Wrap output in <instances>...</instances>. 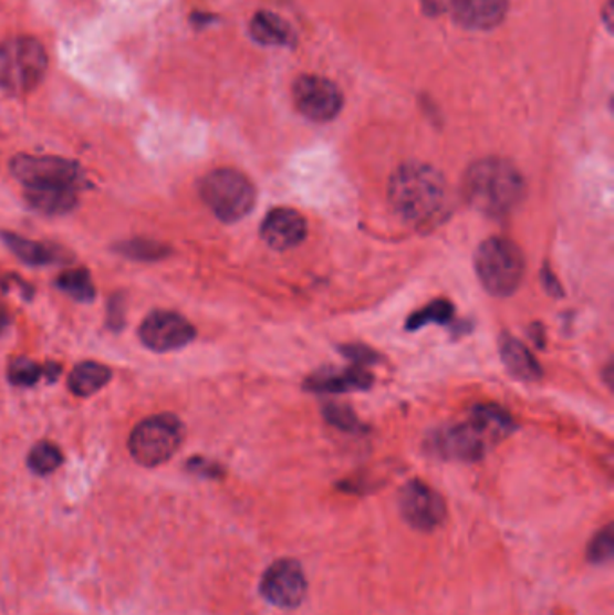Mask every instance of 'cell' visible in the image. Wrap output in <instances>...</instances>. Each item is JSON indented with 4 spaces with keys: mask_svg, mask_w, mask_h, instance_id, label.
I'll list each match as a JSON object with an SVG mask.
<instances>
[{
    "mask_svg": "<svg viewBox=\"0 0 614 615\" xmlns=\"http://www.w3.org/2000/svg\"><path fill=\"white\" fill-rule=\"evenodd\" d=\"M31 470L39 476H49L54 470H59L60 465L63 462L62 452L60 448L51 441H40L34 445L33 450L28 457Z\"/></svg>",
    "mask_w": 614,
    "mask_h": 615,
    "instance_id": "cell-23",
    "label": "cell"
},
{
    "mask_svg": "<svg viewBox=\"0 0 614 615\" xmlns=\"http://www.w3.org/2000/svg\"><path fill=\"white\" fill-rule=\"evenodd\" d=\"M117 252L128 256L132 260L155 261L168 254V247L163 246V243H157V241L154 240L137 238V240H128L125 241V243H119V246H117Z\"/></svg>",
    "mask_w": 614,
    "mask_h": 615,
    "instance_id": "cell-24",
    "label": "cell"
},
{
    "mask_svg": "<svg viewBox=\"0 0 614 615\" xmlns=\"http://www.w3.org/2000/svg\"><path fill=\"white\" fill-rule=\"evenodd\" d=\"M324 414H329V419L334 425L339 427H354V418L352 414L346 409H341V407H329V410H324Z\"/></svg>",
    "mask_w": 614,
    "mask_h": 615,
    "instance_id": "cell-27",
    "label": "cell"
},
{
    "mask_svg": "<svg viewBox=\"0 0 614 615\" xmlns=\"http://www.w3.org/2000/svg\"><path fill=\"white\" fill-rule=\"evenodd\" d=\"M309 592L305 571L292 557H280L263 572L260 594L263 600L278 608L292 611L305 601Z\"/></svg>",
    "mask_w": 614,
    "mask_h": 615,
    "instance_id": "cell-9",
    "label": "cell"
},
{
    "mask_svg": "<svg viewBox=\"0 0 614 615\" xmlns=\"http://www.w3.org/2000/svg\"><path fill=\"white\" fill-rule=\"evenodd\" d=\"M452 317V306L447 301H436L430 303L429 306L424 308L420 312H416L407 327L409 330H418V327L426 326L430 323H447Z\"/></svg>",
    "mask_w": 614,
    "mask_h": 615,
    "instance_id": "cell-26",
    "label": "cell"
},
{
    "mask_svg": "<svg viewBox=\"0 0 614 615\" xmlns=\"http://www.w3.org/2000/svg\"><path fill=\"white\" fill-rule=\"evenodd\" d=\"M139 337L143 344L154 352H175L194 341L195 327L179 313L157 310L141 324Z\"/></svg>",
    "mask_w": 614,
    "mask_h": 615,
    "instance_id": "cell-12",
    "label": "cell"
},
{
    "mask_svg": "<svg viewBox=\"0 0 614 615\" xmlns=\"http://www.w3.org/2000/svg\"><path fill=\"white\" fill-rule=\"evenodd\" d=\"M372 384L364 371L352 369L337 373V375H324L310 381V389L326 390V393H344V390L366 389Z\"/></svg>",
    "mask_w": 614,
    "mask_h": 615,
    "instance_id": "cell-21",
    "label": "cell"
},
{
    "mask_svg": "<svg viewBox=\"0 0 614 615\" xmlns=\"http://www.w3.org/2000/svg\"><path fill=\"white\" fill-rule=\"evenodd\" d=\"M25 200L34 211L59 217L73 211L77 204V189L65 186H49V188H25Z\"/></svg>",
    "mask_w": 614,
    "mask_h": 615,
    "instance_id": "cell-15",
    "label": "cell"
},
{
    "mask_svg": "<svg viewBox=\"0 0 614 615\" xmlns=\"http://www.w3.org/2000/svg\"><path fill=\"white\" fill-rule=\"evenodd\" d=\"M10 323V315L6 312V308L0 304V335L4 332L6 326Z\"/></svg>",
    "mask_w": 614,
    "mask_h": 615,
    "instance_id": "cell-30",
    "label": "cell"
},
{
    "mask_svg": "<svg viewBox=\"0 0 614 615\" xmlns=\"http://www.w3.org/2000/svg\"><path fill=\"white\" fill-rule=\"evenodd\" d=\"M427 10L436 11L440 8V0H426Z\"/></svg>",
    "mask_w": 614,
    "mask_h": 615,
    "instance_id": "cell-31",
    "label": "cell"
},
{
    "mask_svg": "<svg viewBox=\"0 0 614 615\" xmlns=\"http://www.w3.org/2000/svg\"><path fill=\"white\" fill-rule=\"evenodd\" d=\"M48 71V53L39 40L13 37L0 42V88L28 94L39 87Z\"/></svg>",
    "mask_w": 614,
    "mask_h": 615,
    "instance_id": "cell-4",
    "label": "cell"
},
{
    "mask_svg": "<svg viewBox=\"0 0 614 615\" xmlns=\"http://www.w3.org/2000/svg\"><path fill=\"white\" fill-rule=\"evenodd\" d=\"M6 246L10 247L11 252L33 267H44V264L59 263L62 261V250L56 247L48 246V243H39V241L25 240L22 236L10 234L4 232Z\"/></svg>",
    "mask_w": 614,
    "mask_h": 615,
    "instance_id": "cell-17",
    "label": "cell"
},
{
    "mask_svg": "<svg viewBox=\"0 0 614 615\" xmlns=\"http://www.w3.org/2000/svg\"><path fill=\"white\" fill-rule=\"evenodd\" d=\"M185 441V425L171 414H157L141 421L131 434L128 448L143 467L165 465Z\"/></svg>",
    "mask_w": 614,
    "mask_h": 615,
    "instance_id": "cell-7",
    "label": "cell"
},
{
    "mask_svg": "<svg viewBox=\"0 0 614 615\" xmlns=\"http://www.w3.org/2000/svg\"><path fill=\"white\" fill-rule=\"evenodd\" d=\"M59 364H48V366H40L37 362L30 358H17L11 362L8 367V378L11 384L19 385V387H31V385L39 384L40 378H48V381H56L60 375Z\"/></svg>",
    "mask_w": 614,
    "mask_h": 615,
    "instance_id": "cell-20",
    "label": "cell"
},
{
    "mask_svg": "<svg viewBox=\"0 0 614 615\" xmlns=\"http://www.w3.org/2000/svg\"><path fill=\"white\" fill-rule=\"evenodd\" d=\"M306 221L300 212L289 207H277L261 223V238L277 250H289L305 240Z\"/></svg>",
    "mask_w": 614,
    "mask_h": 615,
    "instance_id": "cell-13",
    "label": "cell"
},
{
    "mask_svg": "<svg viewBox=\"0 0 614 615\" xmlns=\"http://www.w3.org/2000/svg\"><path fill=\"white\" fill-rule=\"evenodd\" d=\"M56 286L80 303H91L96 298L93 279L85 269L65 270L56 279Z\"/></svg>",
    "mask_w": 614,
    "mask_h": 615,
    "instance_id": "cell-22",
    "label": "cell"
},
{
    "mask_svg": "<svg viewBox=\"0 0 614 615\" xmlns=\"http://www.w3.org/2000/svg\"><path fill=\"white\" fill-rule=\"evenodd\" d=\"M112 371L97 362H82L69 376V389L76 396H91L111 382Z\"/></svg>",
    "mask_w": 614,
    "mask_h": 615,
    "instance_id": "cell-18",
    "label": "cell"
},
{
    "mask_svg": "<svg viewBox=\"0 0 614 615\" xmlns=\"http://www.w3.org/2000/svg\"><path fill=\"white\" fill-rule=\"evenodd\" d=\"M189 470L199 471V473H206V476H217V465H211V462L202 461V459H194V461L188 462Z\"/></svg>",
    "mask_w": 614,
    "mask_h": 615,
    "instance_id": "cell-29",
    "label": "cell"
},
{
    "mask_svg": "<svg viewBox=\"0 0 614 615\" xmlns=\"http://www.w3.org/2000/svg\"><path fill=\"white\" fill-rule=\"evenodd\" d=\"M524 256L512 240L493 236L485 240L476 252V272L485 289L504 298L516 292L524 278Z\"/></svg>",
    "mask_w": 614,
    "mask_h": 615,
    "instance_id": "cell-5",
    "label": "cell"
},
{
    "mask_svg": "<svg viewBox=\"0 0 614 615\" xmlns=\"http://www.w3.org/2000/svg\"><path fill=\"white\" fill-rule=\"evenodd\" d=\"M295 108L315 123H326L337 117L343 108V92L339 91L334 82L326 77L306 74L295 80L294 88Z\"/></svg>",
    "mask_w": 614,
    "mask_h": 615,
    "instance_id": "cell-10",
    "label": "cell"
},
{
    "mask_svg": "<svg viewBox=\"0 0 614 615\" xmlns=\"http://www.w3.org/2000/svg\"><path fill=\"white\" fill-rule=\"evenodd\" d=\"M501 355H503L508 371L521 381H535L541 376V367H539L538 361L516 338H503L501 341Z\"/></svg>",
    "mask_w": 614,
    "mask_h": 615,
    "instance_id": "cell-19",
    "label": "cell"
},
{
    "mask_svg": "<svg viewBox=\"0 0 614 615\" xmlns=\"http://www.w3.org/2000/svg\"><path fill=\"white\" fill-rule=\"evenodd\" d=\"M249 30H251L252 39L261 45H281L283 48V45L292 44V40H294L291 25L271 11H260L252 17Z\"/></svg>",
    "mask_w": 614,
    "mask_h": 615,
    "instance_id": "cell-16",
    "label": "cell"
},
{
    "mask_svg": "<svg viewBox=\"0 0 614 615\" xmlns=\"http://www.w3.org/2000/svg\"><path fill=\"white\" fill-rule=\"evenodd\" d=\"M200 197L215 217L232 223L242 220L251 212L257 191L251 180L237 169L220 168L200 180Z\"/></svg>",
    "mask_w": 614,
    "mask_h": 615,
    "instance_id": "cell-6",
    "label": "cell"
},
{
    "mask_svg": "<svg viewBox=\"0 0 614 615\" xmlns=\"http://www.w3.org/2000/svg\"><path fill=\"white\" fill-rule=\"evenodd\" d=\"M510 428L512 421L503 410L479 407L472 414V419L440 434L438 450L452 459L475 461L483 456L489 442L503 438L504 434L510 432Z\"/></svg>",
    "mask_w": 614,
    "mask_h": 615,
    "instance_id": "cell-3",
    "label": "cell"
},
{
    "mask_svg": "<svg viewBox=\"0 0 614 615\" xmlns=\"http://www.w3.org/2000/svg\"><path fill=\"white\" fill-rule=\"evenodd\" d=\"M11 174L24 188L65 186L76 188L83 184V171L77 163L53 155H15L10 164Z\"/></svg>",
    "mask_w": 614,
    "mask_h": 615,
    "instance_id": "cell-8",
    "label": "cell"
},
{
    "mask_svg": "<svg viewBox=\"0 0 614 615\" xmlns=\"http://www.w3.org/2000/svg\"><path fill=\"white\" fill-rule=\"evenodd\" d=\"M524 180L508 160L487 157L472 164L464 180V195L470 207L487 217L503 218L522 202Z\"/></svg>",
    "mask_w": 614,
    "mask_h": 615,
    "instance_id": "cell-2",
    "label": "cell"
},
{
    "mask_svg": "<svg viewBox=\"0 0 614 615\" xmlns=\"http://www.w3.org/2000/svg\"><path fill=\"white\" fill-rule=\"evenodd\" d=\"M400 513L416 531H435L447 517L446 502L438 491L422 481H409L400 491Z\"/></svg>",
    "mask_w": 614,
    "mask_h": 615,
    "instance_id": "cell-11",
    "label": "cell"
},
{
    "mask_svg": "<svg viewBox=\"0 0 614 615\" xmlns=\"http://www.w3.org/2000/svg\"><path fill=\"white\" fill-rule=\"evenodd\" d=\"M614 554V531L613 525L607 524L600 529L595 534V539L591 540L587 548V562L595 565H604L613 560Z\"/></svg>",
    "mask_w": 614,
    "mask_h": 615,
    "instance_id": "cell-25",
    "label": "cell"
},
{
    "mask_svg": "<svg viewBox=\"0 0 614 615\" xmlns=\"http://www.w3.org/2000/svg\"><path fill=\"white\" fill-rule=\"evenodd\" d=\"M450 11L467 30L489 31L498 28L508 13V0H452Z\"/></svg>",
    "mask_w": 614,
    "mask_h": 615,
    "instance_id": "cell-14",
    "label": "cell"
},
{
    "mask_svg": "<svg viewBox=\"0 0 614 615\" xmlns=\"http://www.w3.org/2000/svg\"><path fill=\"white\" fill-rule=\"evenodd\" d=\"M389 202L402 220L429 227L446 217L449 188L444 175L429 164L407 163L392 177Z\"/></svg>",
    "mask_w": 614,
    "mask_h": 615,
    "instance_id": "cell-1",
    "label": "cell"
},
{
    "mask_svg": "<svg viewBox=\"0 0 614 615\" xmlns=\"http://www.w3.org/2000/svg\"><path fill=\"white\" fill-rule=\"evenodd\" d=\"M108 312L116 313V317L108 319V323L112 324V327H114V330H117V327L122 326L123 324L122 313L125 312V308H123L122 304V298L112 299L111 310H108Z\"/></svg>",
    "mask_w": 614,
    "mask_h": 615,
    "instance_id": "cell-28",
    "label": "cell"
}]
</instances>
